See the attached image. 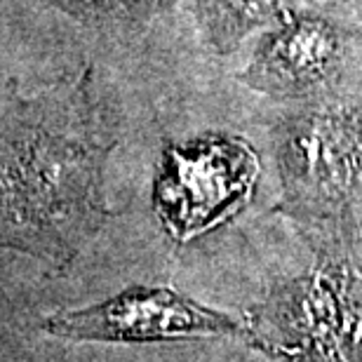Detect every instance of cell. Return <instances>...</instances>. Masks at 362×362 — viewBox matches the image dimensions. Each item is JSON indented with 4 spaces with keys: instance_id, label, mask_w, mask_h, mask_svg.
I'll return each instance as SVG.
<instances>
[{
    "instance_id": "ba28073f",
    "label": "cell",
    "mask_w": 362,
    "mask_h": 362,
    "mask_svg": "<svg viewBox=\"0 0 362 362\" xmlns=\"http://www.w3.org/2000/svg\"><path fill=\"white\" fill-rule=\"evenodd\" d=\"M92 26H134L165 12L175 0H45Z\"/></svg>"
},
{
    "instance_id": "7a4b0ae2",
    "label": "cell",
    "mask_w": 362,
    "mask_h": 362,
    "mask_svg": "<svg viewBox=\"0 0 362 362\" xmlns=\"http://www.w3.org/2000/svg\"><path fill=\"white\" fill-rule=\"evenodd\" d=\"M310 243L315 262L247 308V346L285 362H362L360 223Z\"/></svg>"
},
{
    "instance_id": "52a82bcc",
    "label": "cell",
    "mask_w": 362,
    "mask_h": 362,
    "mask_svg": "<svg viewBox=\"0 0 362 362\" xmlns=\"http://www.w3.org/2000/svg\"><path fill=\"white\" fill-rule=\"evenodd\" d=\"M200 31L216 52H233L247 35L266 31L296 10V0H191Z\"/></svg>"
},
{
    "instance_id": "8992f818",
    "label": "cell",
    "mask_w": 362,
    "mask_h": 362,
    "mask_svg": "<svg viewBox=\"0 0 362 362\" xmlns=\"http://www.w3.org/2000/svg\"><path fill=\"white\" fill-rule=\"evenodd\" d=\"M349 33L320 12L292 10L266 28L240 81L278 99H313L337 83Z\"/></svg>"
},
{
    "instance_id": "6da1fadb",
    "label": "cell",
    "mask_w": 362,
    "mask_h": 362,
    "mask_svg": "<svg viewBox=\"0 0 362 362\" xmlns=\"http://www.w3.org/2000/svg\"><path fill=\"white\" fill-rule=\"evenodd\" d=\"M113 146L92 66L33 97L10 92L0 111V250L66 273L113 214L104 193Z\"/></svg>"
},
{
    "instance_id": "5b68a950",
    "label": "cell",
    "mask_w": 362,
    "mask_h": 362,
    "mask_svg": "<svg viewBox=\"0 0 362 362\" xmlns=\"http://www.w3.org/2000/svg\"><path fill=\"white\" fill-rule=\"evenodd\" d=\"M45 337L74 344H168L186 339H243L240 317L168 285H129L83 308H62L40 320Z\"/></svg>"
},
{
    "instance_id": "277c9868",
    "label": "cell",
    "mask_w": 362,
    "mask_h": 362,
    "mask_svg": "<svg viewBox=\"0 0 362 362\" xmlns=\"http://www.w3.org/2000/svg\"><path fill=\"white\" fill-rule=\"evenodd\" d=\"M259 177V153L243 136L212 132L168 144L153 179V212L165 233L186 245L240 214Z\"/></svg>"
},
{
    "instance_id": "3957f363",
    "label": "cell",
    "mask_w": 362,
    "mask_h": 362,
    "mask_svg": "<svg viewBox=\"0 0 362 362\" xmlns=\"http://www.w3.org/2000/svg\"><path fill=\"white\" fill-rule=\"evenodd\" d=\"M280 209L308 238L358 223L362 198V115L325 104L287 115L275 132Z\"/></svg>"
}]
</instances>
